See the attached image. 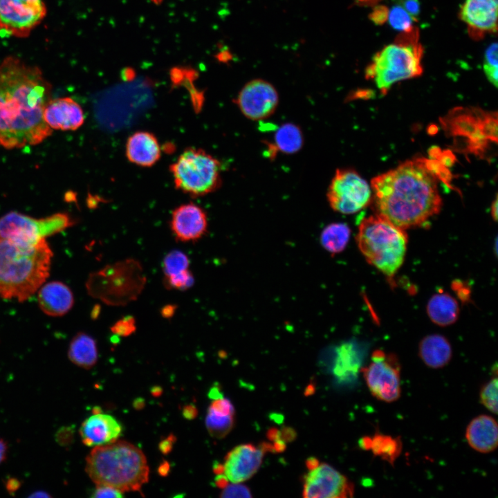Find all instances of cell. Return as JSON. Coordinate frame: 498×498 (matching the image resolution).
Here are the masks:
<instances>
[{"instance_id":"1","label":"cell","mask_w":498,"mask_h":498,"mask_svg":"<svg viewBox=\"0 0 498 498\" xmlns=\"http://www.w3.org/2000/svg\"><path fill=\"white\" fill-rule=\"evenodd\" d=\"M52 87L41 70L15 57L0 64V145H35L53 132L44 120Z\"/></svg>"},{"instance_id":"2","label":"cell","mask_w":498,"mask_h":498,"mask_svg":"<svg viewBox=\"0 0 498 498\" xmlns=\"http://www.w3.org/2000/svg\"><path fill=\"white\" fill-rule=\"evenodd\" d=\"M437 180L423 158L376 176L371 187L376 214L403 230L422 225L441 210Z\"/></svg>"},{"instance_id":"3","label":"cell","mask_w":498,"mask_h":498,"mask_svg":"<svg viewBox=\"0 0 498 498\" xmlns=\"http://www.w3.org/2000/svg\"><path fill=\"white\" fill-rule=\"evenodd\" d=\"M52 257L45 239L28 243L0 236V298L30 297L49 276Z\"/></svg>"},{"instance_id":"4","label":"cell","mask_w":498,"mask_h":498,"mask_svg":"<svg viewBox=\"0 0 498 498\" xmlns=\"http://www.w3.org/2000/svg\"><path fill=\"white\" fill-rule=\"evenodd\" d=\"M85 470L96 486H107L122 492L140 490L149 480L145 454L125 441L94 447L86 459Z\"/></svg>"},{"instance_id":"5","label":"cell","mask_w":498,"mask_h":498,"mask_svg":"<svg viewBox=\"0 0 498 498\" xmlns=\"http://www.w3.org/2000/svg\"><path fill=\"white\" fill-rule=\"evenodd\" d=\"M358 248L367 262L392 277L402 266L407 250L405 230L378 214L364 218L356 237Z\"/></svg>"},{"instance_id":"6","label":"cell","mask_w":498,"mask_h":498,"mask_svg":"<svg viewBox=\"0 0 498 498\" xmlns=\"http://www.w3.org/2000/svg\"><path fill=\"white\" fill-rule=\"evenodd\" d=\"M146 284L147 277L140 261L129 258L91 273L86 286L91 297L105 304L123 306L136 300Z\"/></svg>"},{"instance_id":"7","label":"cell","mask_w":498,"mask_h":498,"mask_svg":"<svg viewBox=\"0 0 498 498\" xmlns=\"http://www.w3.org/2000/svg\"><path fill=\"white\" fill-rule=\"evenodd\" d=\"M169 169L175 187L192 197L210 194L221 185V163L202 149H185Z\"/></svg>"},{"instance_id":"8","label":"cell","mask_w":498,"mask_h":498,"mask_svg":"<svg viewBox=\"0 0 498 498\" xmlns=\"http://www.w3.org/2000/svg\"><path fill=\"white\" fill-rule=\"evenodd\" d=\"M422 51L416 41L388 45L374 56L366 70V77L374 79L381 93L385 94L394 83L422 73Z\"/></svg>"},{"instance_id":"9","label":"cell","mask_w":498,"mask_h":498,"mask_svg":"<svg viewBox=\"0 0 498 498\" xmlns=\"http://www.w3.org/2000/svg\"><path fill=\"white\" fill-rule=\"evenodd\" d=\"M446 131L465 141L470 152L481 154L490 142H497V113L477 109L456 108L443 119Z\"/></svg>"},{"instance_id":"10","label":"cell","mask_w":498,"mask_h":498,"mask_svg":"<svg viewBox=\"0 0 498 498\" xmlns=\"http://www.w3.org/2000/svg\"><path fill=\"white\" fill-rule=\"evenodd\" d=\"M75 223V221L64 212L36 219L13 211L0 218V236L34 243L71 227Z\"/></svg>"},{"instance_id":"11","label":"cell","mask_w":498,"mask_h":498,"mask_svg":"<svg viewBox=\"0 0 498 498\" xmlns=\"http://www.w3.org/2000/svg\"><path fill=\"white\" fill-rule=\"evenodd\" d=\"M371 359V362L360 369L370 393L385 403L397 400L401 395V367L398 357L376 349Z\"/></svg>"},{"instance_id":"12","label":"cell","mask_w":498,"mask_h":498,"mask_svg":"<svg viewBox=\"0 0 498 498\" xmlns=\"http://www.w3.org/2000/svg\"><path fill=\"white\" fill-rule=\"evenodd\" d=\"M371 192L367 181L351 169H338L326 196L331 208L340 213H356L369 204Z\"/></svg>"},{"instance_id":"13","label":"cell","mask_w":498,"mask_h":498,"mask_svg":"<svg viewBox=\"0 0 498 498\" xmlns=\"http://www.w3.org/2000/svg\"><path fill=\"white\" fill-rule=\"evenodd\" d=\"M46 13L43 0H0V37H27Z\"/></svg>"},{"instance_id":"14","label":"cell","mask_w":498,"mask_h":498,"mask_svg":"<svg viewBox=\"0 0 498 498\" xmlns=\"http://www.w3.org/2000/svg\"><path fill=\"white\" fill-rule=\"evenodd\" d=\"M353 494V483L327 463H320L304 477V497L348 498L352 497Z\"/></svg>"},{"instance_id":"15","label":"cell","mask_w":498,"mask_h":498,"mask_svg":"<svg viewBox=\"0 0 498 498\" xmlns=\"http://www.w3.org/2000/svg\"><path fill=\"white\" fill-rule=\"evenodd\" d=\"M242 114L251 120H262L275 111L279 95L275 86L262 79L246 83L234 100Z\"/></svg>"},{"instance_id":"16","label":"cell","mask_w":498,"mask_h":498,"mask_svg":"<svg viewBox=\"0 0 498 498\" xmlns=\"http://www.w3.org/2000/svg\"><path fill=\"white\" fill-rule=\"evenodd\" d=\"M267 452H273V445L269 443L264 442L258 446L251 443L237 445L225 457L223 474L232 483L250 479L259 470Z\"/></svg>"},{"instance_id":"17","label":"cell","mask_w":498,"mask_h":498,"mask_svg":"<svg viewBox=\"0 0 498 498\" xmlns=\"http://www.w3.org/2000/svg\"><path fill=\"white\" fill-rule=\"evenodd\" d=\"M169 223L171 230L178 241L195 242L206 233L208 217L200 206L187 203L173 210Z\"/></svg>"},{"instance_id":"18","label":"cell","mask_w":498,"mask_h":498,"mask_svg":"<svg viewBox=\"0 0 498 498\" xmlns=\"http://www.w3.org/2000/svg\"><path fill=\"white\" fill-rule=\"evenodd\" d=\"M43 116L48 126L57 130H76L84 122L82 108L68 97L50 99L45 106Z\"/></svg>"},{"instance_id":"19","label":"cell","mask_w":498,"mask_h":498,"mask_svg":"<svg viewBox=\"0 0 498 498\" xmlns=\"http://www.w3.org/2000/svg\"><path fill=\"white\" fill-rule=\"evenodd\" d=\"M121 424L112 416L93 413L82 423L80 435L89 447L104 445L115 442L121 435Z\"/></svg>"},{"instance_id":"20","label":"cell","mask_w":498,"mask_h":498,"mask_svg":"<svg viewBox=\"0 0 498 498\" xmlns=\"http://www.w3.org/2000/svg\"><path fill=\"white\" fill-rule=\"evenodd\" d=\"M497 0H465L460 18L470 28L480 32H497Z\"/></svg>"},{"instance_id":"21","label":"cell","mask_w":498,"mask_h":498,"mask_svg":"<svg viewBox=\"0 0 498 498\" xmlns=\"http://www.w3.org/2000/svg\"><path fill=\"white\" fill-rule=\"evenodd\" d=\"M125 151L129 161L145 167L155 165L161 156L157 138L145 131H136L128 138Z\"/></svg>"},{"instance_id":"22","label":"cell","mask_w":498,"mask_h":498,"mask_svg":"<svg viewBox=\"0 0 498 498\" xmlns=\"http://www.w3.org/2000/svg\"><path fill=\"white\" fill-rule=\"evenodd\" d=\"M38 304L40 309L49 316H62L73 307L74 297L72 290L61 282L43 284L38 289Z\"/></svg>"},{"instance_id":"23","label":"cell","mask_w":498,"mask_h":498,"mask_svg":"<svg viewBox=\"0 0 498 498\" xmlns=\"http://www.w3.org/2000/svg\"><path fill=\"white\" fill-rule=\"evenodd\" d=\"M468 445L480 453L494 451L498 445V425L491 416L481 414L469 423L465 430Z\"/></svg>"},{"instance_id":"24","label":"cell","mask_w":498,"mask_h":498,"mask_svg":"<svg viewBox=\"0 0 498 498\" xmlns=\"http://www.w3.org/2000/svg\"><path fill=\"white\" fill-rule=\"evenodd\" d=\"M418 355L428 367L441 369L450 362L452 349L446 338L439 334H432L427 335L420 342Z\"/></svg>"},{"instance_id":"25","label":"cell","mask_w":498,"mask_h":498,"mask_svg":"<svg viewBox=\"0 0 498 498\" xmlns=\"http://www.w3.org/2000/svg\"><path fill=\"white\" fill-rule=\"evenodd\" d=\"M359 445L362 449L371 450L375 456L394 465L401 454L403 443L398 436L376 432L373 436H366L360 439Z\"/></svg>"},{"instance_id":"26","label":"cell","mask_w":498,"mask_h":498,"mask_svg":"<svg viewBox=\"0 0 498 498\" xmlns=\"http://www.w3.org/2000/svg\"><path fill=\"white\" fill-rule=\"evenodd\" d=\"M362 360V354L356 344L344 343L336 351L333 374L342 380L353 379L361 369Z\"/></svg>"},{"instance_id":"27","label":"cell","mask_w":498,"mask_h":498,"mask_svg":"<svg viewBox=\"0 0 498 498\" xmlns=\"http://www.w3.org/2000/svg\"><path fill=\"white\" fill-rule=\"evenodd\" d=\"M68 357L80 367L86 369L92 368L98 358L95 340L86 333H77L70 342Z\"/></svg>"},{"instance_id":"28","label":"cell","mask_w":498,"mask_h":498,"mask_svg":"<svg viewBox=\"0 0 498 498\" xmlns=\"http://www.w3.org/2000/svg\"><path fill=\"white\" fill-rule=\"evenodd\" d=\"M427 313L436 324L445 326L456 321L459 307L456 300L446 293L434 294L428 301Z\"/></svg>"},{"instance_id":"29","label":"cell","mask_w":498,"mask_h":498,"mask_svg":"<svg viewBox=\"0 0 498 498\" xmlns=\"http://www.w3.org/2000/svg\"><path fill=\"white\" fill-rule=\"evenodd\" d=\"M275 143L271 145L272 152L279 151L286 154L297 152L304 143L301 129L292 123H285L279 127L275 134Z\"/></svg>"},{"instance_id":"30","label":"cell","mask_w":498,"mask_h":498,"mask_svg":"<svg viewBox=\"0 0 498 498\" xmlns=\"http://www.w3.org/2000/svg\"><path fill=\"white\" fill-rule=\"evenodd\" d=\"M351 231L349 226L342 223H333L328 225L322 232L321 244L328 252L337 254L347 246Z\"/></svg>"},{"instance_id":"31","label":"cell","mask_w":498,"mask_h":498,"mask_svg":"<svg viewBox=\"0 0 498 498\" xmlns=\"http://www.w3.org/2000/svg\"><path fill=\"white\" fill-rule=\"evenodd\" d=\"M234 415H224L208 409L205 425L210 434L216 439L225 437L232 429Z\"/></svg>"},{"instance_id":"32","label":"cell","mask_w":498,"mask_h":498,"mask_svg":"<svg viewBox=\"0 0 498 498\" xmlns=\"http://www.w3.org/2000/svg\"><path fill=\"white\" fill-rule=\"evenodd\" d=\"M189 269L190 259L187 255L181 250H172L163 259L164 277L174 276Z\"/></svg>"},{"instance_id":"33","label":"cell","mask_w":498,"mask_h":498,"mask_svg":"<svg viewBox=\"0 0 498 498\" xmlns=\"http://www.w3.org/2000/svg\"><path fill=\"white\" fill-rule=\"evenodd\" d=\"M389 24L394 29L406 33L412 31L414 19L400 5L394 6L388 12Z\"/></svg>"},{"instance_id":"34","label":"cell","mask_w":498,"mask_h":498,"mask_svg":"<svg viewBox=\"0 0 498 498\" xmlns=\"http://www.w3.org/2000/svg\"><path fill=\"white\" fill-rule=\"evenodd\" d=\"M497 377L492 378L485 383L479 391L481 403L490 412L497 414Z\"/></svg>"},{"instance_id":"35","label":"cell","mask_w":498,"mask_h":498,"mask_svg":"<svg viewBox=\"0 0 498 498\" xmlns=\"http://www.w3.org/2000/svg\"><path fill=\"white\" fill-rule=\"evenodd\" d=\"M483 70L488 80L497 87V44L492 43L486 49L484 55Z\"/></svg>"},{"instance_id":"36","label":"cell","mask_w":498,"mask_h":498,"mask_svg":"<svg viewBox=\"0 0 498 498\" xmlns=\"http://www.w3.org/2000/svg\"><path fill=\"white\" fill-rule=\"evenodd\" d=\"M163 283L166 288L183 291L193 286L194 277L189 269L176 275L164 277Z\"/></svg>"},{"instance_id":"37","label":"cell","mask_w":498,"mask_h":498,"mask_svg":"<svg viewBox=\"0 0 498 498\" xmlns=\"http://www.w3.org/2000/svg\"><path fill=\"white\" fill-rule=\"evenodd\" d=\"M110 330L114 334L128 337L136 331V323L134 317L127 315L116 321L111 327Z\"/></svg>"},{"instance_id":"38","label":"cell","mask_w":498,"mask_h":498,"mask_svg":"<svg viewBox=\"0 0 498 498\" xmlns=\"http://www.w3.org/2000/svg\"><path fill=\"white\" fill-rule=\"evenodd\" d=\"M221 497H252L250 489L240 483H232L223 488Z\"/></svg>"},{"instance_id":"39","label":"cell","mask_w":498,"mask_h":498,"mask_svg":"<svg viewBox=\"0 0 498 498\" xmlns=\"http://www.w3.org/2000/svg\"><path fill=\"white\" fill-rule=\"evenodd\" d=\"M208 409L220 414L234 415V408L232 403L229 399L223 396L213 399Z\"/></svg>"},{"instance_id":"40","label":"cell","mask_w":498,"mask_h":498,"mask_svg":"<svg viewBox=\"0 0 498 498\" xmlns=\"http://www.w3.org/2000/svg\"><path fill=\"white\" fill-rule=\"evenodd\" d=\"M92 497L100 498V497H115L120 498L123 497L122 492L109 487L107 486H97L96 488L92 492Z\"/></svg>"},{"instance_id":"41","label":"cell","mask_w":498,"mask_h":498,"mask_svg":"<svg viewBox=\"0 0 498 498\" xmlns=\"http://www.w3.org/2000/svg\"><path fill=\"white\" fill-rule=\"evenodd\" d=\"M395 1L404 8L414 21L416 20L420 14V3L418 0H395Z\"/></svg>"},{"instance_id":"42","label":"cell","mask_w":498,"mask_h":498,"mask_svg":"<svg viewBox=\"0 0 498 498\" xmlns=\"http://www.w3.org/2000/svg\"><path fill=\"white\" fill-rule=\"evenodd\" d=\"M371 19L377 24H382L388 18V11L385 6L376 7L371 14Z\"/></svg>"},{"instance_id":"43","label":"cell","mask_w":498,"mask_h":498,"mask_svg":"<svg viewBox=\"0 0 498 498\" xmlns=\"http://www.w3.org/2000/svg\"><path fill=\"white\" fill-rule=\"evenodd\" d=\"M176 441V438L172 434H169L165 439H163L158 445V448L160 452L163 454H169L172 451L173 445Z\"/></svg>"},{"instance_id":"44","label":"cell","mask_w":498,"mask_h":498,"mask_svg":"<svg viewBox=\"0 0 498 498\" xmlns=\"http://www.w3.org/2000/svg\"><path fill=\"white\" fill-rule=\"evenodd\" d=\"M279 431L280 438L286 443L293 441L297 436L296 432L290 427L283 426Z\"/></svg>"},{"instance_id":"45","label":"cell","mask_w":498,"mask_h":498,"mask_svg":"<svg viewBox=\"0 0 498 498\" xmlns=\"http://www.w3.org/2000/svg\"><path fill=\"white\" fill-rule=\"evenodd\" d=\"M182 414L187 420H193L196 417L198 410L194 405L189 404L183 407Z\"/></svg>"},{"instance_id":"46","label":"cell","mask_w":498,"mask_h":498,"mask_svg":"<svg viewBox=\"0 0 498 498\" xmlns=\"http://www.w3.org/2000/svg\"><path fill=\"white\" fill-rule=\"evenodd\" d=\"M177 309L176 304H166L160 309V315L165 319H169L175 314Z\"/></svg>"},{"instance_id":"47","label":"cell","mask_w":498,"mask_h":498,"mask_svg":"<svg viewBox=\"0 0 498 498\" xmlns=\"http://www.w3.org/2000/svg\"><path fill=\"white\" fill-rule=\"evenodd\" d=\"M21 486V481L16 478H10L6 481V488L10 493H14Z\"/></svg>"},{"instance_id":"48","label":"cell","mask_w":498,"mask_h":498,"mask_svg":"<svg viewBox=\"0 0 498 498\" xmlns=\"http://www.w3.org/2000/svg\"><path fill=\"white\" fill-rule=\"evenodd\" d=\"M273 452H282L285 450L286 448V443L282 439H278L273 441Z\"/></svg>"},{"instance_id":"49","label":"cell","mask_w":498,"mask_h":498,"mask_svg":"<svg viewBox=\"0 0 498 498\" xmlns=\"http://www.w3.org/2000/svg\"><path fill=\"white\" fill-rule=\"evenodd\" d=\"M214 482L217 487L223 488L228 484V479L224 474H216Z\"/></svg>"},{"instance_id":"50","label":"cell","mask_w":498,"mask_h":498,"mask_svg":"<svg viewBox=\"0 0 498 498\" xmlns=\"http://www.w3.org/2000/svg\"><path fill=\"white\" fill-rule=\"evenodd\" d=\"M266 436L270 441H275L278 439H281L280 431L275 427L270 428L266 433Z\"/></svg>"},{"instance_id":"51","label":"cell","mask_w":498,"mask_h":498,"mask_svg":"<svg viewBox=\"0 0 498 498\" xmlns=\"http://www.w3.org/2000/svg\"><path fill=\"white\" fill-rule=\"evenodd\" d=\"M8 445L6 442L0 438V464L6 459Z\"/></svg>"},{"instance_id":"52","label":"cell","mask_w":498,"mask_h":498,"mask_svg":"<svg viewBox=\"0 0 498 498\" xmlns=\"http://www.w3.org/2000/svg\"><path fill=\"white\" fill-rule=\"evenodd\" d=\"M170 470V465L168 462L164 461L162 462L158 468V472L160 476H167Z\"/></svg>"},{"instance_id":"53","label":"cell","mask_w":498,"mask_h":498,"mask_svg":"<svg viewBox=\"0 0 498 498\" xmlns=\"http://www.w3.org/2000/svg\"><path fill=\"white\" fill-rule=\"evenodd\" d=\"M319 464V460L315 457H310L306 461V465L308 470L316 468Z\"/></svg>"},{"instance_id":"54","label":"cell","mask_w":498,"mask_h":498,"mask_svg":"<svg viewBox=\"0 0 498 498\" xmlns=\"http://www.w3.org/2000/svg\"><path fill=\"white\" fill-rule=\"evenodd\" d=\"M209 396L212 399H215L223 396L222 394L216 387H213L210 389Z\"/></svg>"},{"instance_id":"55","label":"cell","mask_w":498,"mask_h":498,"mask_svg":"<svg viewBox=\"0 0 498 498\" xmlns=\"http://www.w3.org/2000/svg\"><path fill=\"white\" fill-rule=\"evenodd\" d=\"M133 406L136 409H141L145 406V400L142 398H137L133 403Z\"/></svg>"},{"instance_id":"56","label":"cell","mask_w":498,"mask_h":498,"mask_svg":"<svg viewBox=\"0 0 498 498\" xmlns=\"http://www.w3.org/2000/svg\"><path fill=\"white\" fill-rule=\"evenodd\" d=\"M213 471L216 474H223V464L216 461L213 465Z\"/></svg>"},{"instance_id":"57","label":"cell","mask_w":498,"mask_h":498,"mask_svg":"<svg viewBox=\"0 0 498 498\" xmlns=\"http://www.w3.org/2000/svg\"><path fill=\"white\" fill-rule=\"evenodd\" d=\"M497 198L496 197L495 201L492 202L491 208L492 216L495 221H497Z\"/></svg>"},{"instance_id":"58","label":"cell","mask_w":498,"mask_h":498,"mask_svg":"<svg viewBox=\"0 0 498 498\" xmlns=\"http://www.w3.org/2000/svg\"><path fill=\"white\" fill-rule=\"evenodd\" d=\"M30 497H50V495H49L48 492L44 491H37L33 493H32L30 496Z\"/></svg>"},{"instance_id":"59","label":"cell","mask_w":498,"mask_h":498,"mask_svg":"<svg viewBox=\"0 0 498 498\" xmlns=\"http://www.w3.org/2000/svg\"><path fill=\"white\" fill-rule=\"evenodd\" d=\"M151 393L154 396H159L162 394V388L159 386H155L151 389Z\"/></svg>"},{"instance_id":"60","label":"cell","mask_w":498,"mask_h":498,"mask_svg":"<svg viewBox=\"0 0 498 498\" xmlns=\"http://www.w3.org/2000/svg\"><path fill=\"white\" fill-rule=\"evenodd\" d=\"M100 306L98 305L95 306L94 307V309H93V313H92V317H93V319H95L98 317V315L100 314Z\"/></svg>"},{"instance_id":"61","label":"cell","mask_w":498,"mask_h":498,"mask_svg":"<svg viewBox=\"0 0 498 498\" xmlns=\"http://www.w3.org/2000/svg\"><path fill=\"white\" fill-rule=\"evenodd\" d=\"M375 1V0H356V1L359 3H371V1Z\"/></svg>"},{"instance_id":"62","label":"cell","mask_w":498,"mask_h":498,"mask_svg":"<svg viewBox=\"0 0 498 498\" xmlns=\"http://www.w3.org/2000/svg\"><path fill=\"white\" fill-rule=\"evenodd\" d=\"M154 3H160L162 0H152Z\"/></svg>"}]
</instances>
